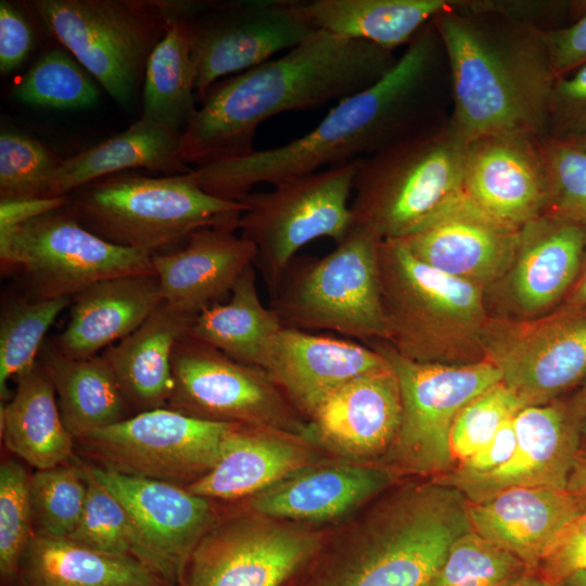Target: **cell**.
Instances as JSON below:
<instances>
[{"label": "cell", "mask_w": 586, "mask_h": 586, "mask_svg": "<svg viewBox=\"0 0 586 586\" xmlns=\"http://www.w3.org/2000/svg\"><path fill=\"white\" fill-rule=\"evenodd\" d=\"M445 65L430 22L380 80L337 102L309 132L277 148L193 167L187 175L206 193L239 202L256 184L276 186L365 160L441 119Z\"/></svg>", "instance_id": "1"}, {"label": "cell", "mask_w": 586, "mask_h": 586, "mask_svg": "<svg viewBox=\"0 0 586 586\" xmlns=\"http://www.w3.org/2000/svg\"><path fill=\"white\" fill-rule=\"evenodd\" d=\"M396 61L391 50L318 30L282 56L211 87L181 133L180 160L201 167L245 156L263 122L340 102L375 84Z\"/></svg>", "instance_id": "2"}, {"label": "cell", "mask_w": 586, "mask_h": 586, "mask_svg": "<svg viewBox=\"0 0 586 586\" xmlns=\"http://www.w3.org/2000/svg\"><path fill=\"white\" fill-rule=\"evenodd\" d=\"M432 22L449 68L451 128L466 141L513 133L547 138L556 76L543 30L474 0H456Z\"/></svg>", "instance_id": "3"}, {"label": "cell", "mask_w": 586, "mask_h": 586, "mask_svg": "<svg viewBox=\"0 0 586 586\" xmlns=\"http://www.w3.org/2000/svg\"><path fill=\"white\" fill-rule=\"evenodd\" d=\"M364 507L321 538L286 586H426L471 531L467 498L435 479L384 491Z\"/></svg>", "instance_id": "4"}, {"label": "cell", "mask_w": 586, "mask_h": 586, "mask_svg": "<svg viewBox=\"0 0 586 586\" xmlns=\"http://www.w3.org/2000/svg\"><path fill=\"white\" fill-rule=\"evenodd\" d=\"M468 141L440 119L358 166L353 226L379 240L402 239L463 192Z\"/></svg>", "instance_id": "5"}, {"label": "cell", "mask_w": 586, "mask_h": 586, "mask_svg": "<svg viewBox=\"0 0 586 586\" xmlns=\"http://www.w3.org/2000/svg\"><path fill=\"white\" fill-rule=\"evenodd\" d=\"M67 195L65 207L82 227L113 244L151 253L203 227L238 229L246 209L206 193L187 174L154 178L125 171Z\"/></svg>", "instance_id": "6"}, {"label": "cell", "mask_w": 586, "mask_h": 586, "mask_svg": "<svg viewBox=\"0 0 586 586\" xmlns=\"http://www.w3.org/2000/svg\"><path fill=\"white\" fill-rule=\"evenodd\" d=\"M381 301L390 343L417 361L448 362L453 349L477 346L487 320L483 288L417 258L399 239L378 246Z\"/></svg>", "instance_id": "7"}, {"label": "cell", "mask_w": 586, "mask_h": 586, "mask_svg": "<svg viewBox=\"0 0 586 586\" xmlns=\"http://www.w3.org/2000/svg\"><path fill=\"white\" fill-rule=\"evenodd\" d=\"M380 241L353 226L329 254L295 257L269 302L282 327L332 331L366 344L388 342L379 279Z\"/></svg>", "instance_id": "8"}, {"label": "cell", "mask_w": 586, "mask_h": 586, "mask_svg": "<svg viewBox=\"0 0 586 586\" xmlns=\"http://www.w3.org/2000/svg\"><path fill=\"white\" fill-rule=\"evenodd\" d=\"M31 8L60 41L120 105H128L176 1L35 0Z\"/></svg>", "instance_id": "9"}, {"label": "cell", "mask_w": 586, "mask_h": 586, "mask_svg": "<svg viewBox=\"0 0 586 586\" xmlns=\"http://www.w3.org/2000/svg\"><path fill=\"white\" fill-rule=\"evenodd\" d=\"M395 371L402 393L403 417L388 449L391 470L441 477L456 461L450 432L459 411L476 396L501 382L498 369L486 359L462 364L417 361L390 343L367 344Z\"/></svg>", "instance_id": "10"}, {"label": "cell", "mask_w": 586, "mask_h": 586, "mask_svg": "<svg viewBox=\"0 0 586 586\" xmlns=\"http://www.w3.org/2000/svg\"><path fill=\"white\" fill-rule=\"evenodd\" d=\"M65 206L0 232L2 273L21 277L25 297H73L104 279L154 272L153 253L100 238Z\"/></svg>", "instance_id": "11"}, {"label": "cell", "mask_w": 586, "mask_h": 586, "mask_svg": "<svg viewBox=\"0 0 586 586\" xmlns=\"http://www.w3.org/2000/svg\"><path fill=\"white\" fill-rule=\"evenodd\" d=\"M362 161V160H361ZM360 161L330 167L250 192L238 229L255 247L254 266L272 296L290 263L307 243L330 238L340 243L353 228L348 200Z\"/></svg>", "instance_id": "12"}, {"label": "cell", "mask_w": 586, "mask_h": 586, "mask_svg": "<svg viewBox=\"0 0 586 586\" xmlns=\"http://www.w3.org/2000/svg\"><path fill=\"white\" fill-rule=\"evenodd\" d=\"M234 425L156 408L76 438L75 453L95 468L188 487L215 467Z\"/></svg>", "instance_id": "13"}, {"label": "cell", "mask_w": 586, "mask_h": 586, "mask_svg": "<svg viewBox=\"0 0 586 586\" xmlns=\"http://www.w3.org/2000/svg\"><path fill=\"white\" fill-rule=\"evenodd\" d=\"M480 347L526 406L557 400L586 378V307L534 319L487 318Z\"/></svg>", "instance_id": "14"}, {"label": "cell", "mask_w": 586, "mask_h": 586, "mask_svg": "<svg viewBox=\"0 0 586 586\" xmlns=\"http://www.w3.org/2000/svg\"><path fill=\"white\" fill-rule=\"evenodd\" d=\"M171 367L169 409L215 422L305 430L297 410L264 369L235 361L189 333L177 342Z\"/></svg>", "instance_id": "15"}, {"label": "cell", "mask_w": 586, "mask_h": 586, "mask_svg": "<svg viewBox=\"0 0 586 586\" xmlns=\"http://www.w3.org/2000/svg\"><path fill=\"white\" fill-rule=\"evenodd\" d=\"M321 538L251 509L218 519L190 555L178 586H286Z\"/></svg>", "instance_id": "16"}, {"label": "cell", "mask_w": 586, "mask_h": 586, "mask_svg": "<svg viewBox=\"0 0 586 586\" xmlns=\"http://www.w3.org/2000/svg\"><path fill=\"white\" fill-rule=\"evenodd\" d=\"M184 21L201 98L220 78L260 65L318 31L297 0L206 1Z\"/></svg>", "instance_id": "17"}, {"label": "cell", "mask_w": 586, "mask_h": 586, "mask_svg": "<svg viewBox=\"0 0 586 586\" xmlns=\"http://www.w3.org/2000/svg\"><path fill=\"white\" fill-rule=\"evenodd\" d=\"M517 445L502 466L492 472L436 480L457 488L469 502H476L515 487L565 489L581 453L586 416L574 396L526 406L513 419Z\"/></svg>", "instance_id": "18"}, {"label": "cell", "mask_w": 586, "mask_h": 586, "mask_svg": "<svg viewBox=\"0 0 586 586\" xmlns=\"http://www.w3.org/2000/svg\"><path fill=\"white\" fill-rule=\"evenodd\" d=\"M519 230L485 212L463 191L399 240L425 264L483 288L507 275Z\"/></svg>", "instance_id": "19"}, {"label": "cell", "mask_w": 586, "mask_h": 586, "mask_svg": "<svg viewBox=\"0 0 586 586\" xmlns=\"http://www.w3.org/2000/svg\"><path fill=\"white\" fill-rule=\"evenodd\" d=\"M463 191L485 212L519 229L545 214L550 187L543 139L513 133L468 141Z\"/></svg>", "instance_id": "20"}, {"label": "cell", "mask_w": 586, "mask_h": 586, "mask_svg": "<svg viewBox=\"0 0 586 586\" xmlns=\"http://www.w3.org/2000/svg\"><path fill=\"white\" fill-rule=\"evenodd\" d=\"M88 467L125 507L160 556L169 585L178 586L193 549L218 521L212 500L173 483Z\"/></svg>", "instance_id": "21"}, {"label": "cell", "mask_w": 586, "mask_h": 586, "mask_svg": "<svg viewBox=\"0 0 586 586\" xmlns=\"http://www.w3.org/2000/svg\"><path fill=\"white\" fill-rule=\"evenodd\" d=\"M388 366L369 345L282 328L264 370L298 413L308 418L334 391Z\"/></svg>", "instance_id": "22"}, {"label": "cell", "mask_w": 586, "mask_h": 586, "mask_svg": "<svg viewBox=\"0 0 586 586\" xmlns=\"http://www.w3.org/2000/svg\"><path fill=\"white\" fill-rule=\"evenodd\" d=\"M226 226L192 231L176 251L152 254L162 300L177 310L196 317L220 303L243 271L254 265V245Z\"/></svg>", "instance_id": "23"}, {"label": "cell", "mask_w": 586, "mask_h": 586, "mask_svg": "<svg viewBox=\"0 0 586 586\" xmlns=\"http://www.w3.org/2000/svg\"><path fill=\"white\" fill-rule=\"evenodd\" d=\"M402 417L400 386L388 364L330 394L310 416L309 431L343 455L373 458L392 447Z\"/></svg>", "instance_id": "24"}, {"label": "cell", "mask_w": 586, "mask_h": 586, "mask_svg": "<svg viewBox=\"0 0 586 586\" xmlns=\"http://www.w3.org/2000/svg\"><path fill=\"white\" fill-rule=\"evenodd\" d=\"M395 476L383 466L310 463L251 497L250 509L295 523L343 519L386 491Z\"/></svg>", "instance_id": "25"}, {"label": "cell", "mask_w": 586, "mask_h": 586, "mask_svg": "<svg viewBox=\"0 0 586 586\" xmlns=\"http://www.w3.org/2000/svg\"><path fill=\"white\" fill-rule=\"evenodd\" d=\"M582 509L566 489L515 487L469 502L471 530L534 572Z\"/></svg>", "instance_id": "26"}, {"label": "cell", "mask_w": 586, "mask_h": 586, "mask_svg": "<svg viewBox=\"0 0 586 586\" xmlns=\"http://www.w3.org/2000/svg\"><path fill=\"white\" fill-rule=\"evenodd\" d=\"M586 245V225L546 212L519 230L507 272L513 303L525 315L560 305L575 282Z\"/></svg>", "instance_id": "27"}, {"label": "cell", "mask_w": 586, "mask_h": 586, "mask_svg": "<svg viewBox=\"0 0 586 586\" xmlns=\"http://www.w3.org/2000/svg\"><path fill=\"white\" fill-rule=\"evenodd\" d=\"M162 301L155 272L94 282L72 297L69 320L49 343L74 359L100 355L140 327Z\"/></svg>", "instance_id": "28"}, {"label": "cell", "mask_w": 586, "mask_h": 586, "mask_svg": "<svg viewBox=\"0 0 586 586\" xmlns=\"http://www.w3.org/2000/svg\"><path fill=\"white\" fill-rule=\"evenodd\" d=\"M305 448L284 431L235 424L215 467L187 488L212 501L253 497L310 464Z\"/></svg>", "instance_id": "29"}, {"label": "cell", "mask_w": 586, "mask_h": 586, "mask_svg": "<svg viewBox=\"0 0 586 586\" xmlns=\"http://www.w3.org/2000/svg\"><path fill=\"white\" fill-rule=\"evenodd\" d=\"M194 319L162 301L140 327L102 352L136 413L167 406L174 348Z\"/></svg>", "instance_id": "30"}, {"label": "cell", "mask_w": 586, "mask_h": 586, "mask_svg": "<svg viewBox=\"0 0 586 586\" xmlns=\"http://www.w3.org/2000/svg\"><path fill=\"white\" fill-rule=\"evenodd\" d=\"M181 132L138 119L126 130L86 149L61 165L50 177L46 198L64 196L97 179L146 168L169 176L192 170L179 156Z\"/></svg>", "instance_id": "31"}, {"label": "cell", "mask_w": 586, "mask_h": 586, "mask_svg": "<svg viewBox=\"0 0 586 586\" xmlns=\"http://www.w3.org/2000/svg\"><path fill=\"white\" fill-rule=\"evenodd\" d=\"M16 383L12 398L0 408L7 448L36 470L68 462L75 454V441L62 420L47 369L38 359Z\"/></svg>", "instance_id": "32"}, {"label": "cell", "mask_w": 586, "mask_h": 586, "mask_svg": "<svg viewBox=\"0 0 586 586\" xmlns=\"http://www.w3.org/2000/svg\"><path fill=\"white\" fill-rule=\"evenodd\" d=\"M17 586L167 585L131 557L34 534L20 562Z\"/></svg>", "instance_id": "33"}, {"label": "cell", "mask_w": 586, "mask_h": 586, "mask_svg": "<svg viewBox=\"0 0 586 586\" xmlns=\"http://www.w3.org/2000/svg\"><path fill=\"white\" fill-rule=\"evenodd\" d=\"M455 4L456 0H297L300 12L317 30L391 51L407 46Z\"/></svg>", "instance_id": "34"}, {"label": "cell", "mask_w": 586, "mask_h": 586, "mask_svg": "<svg viewBox=\"0 0 586 586\" xmlns=\"http://www.w3.org/2000/svg\"><path fill=\"white\" fill-rule=\"evenodd\" d=\"M39 356L53 383L64 425L74 441L132 416L133 410L101 355L74 359L48 342Z\"/></svg>", "instance_id": "35"}, {"label": "cell", "mask_w": 586, "mask_h": 586, "mask_svg": "<svg viewBox=\"0 0 586 586\" xmlns=\"http://www.w3.org/2000/svg\"><path fill=\"white\" fill-rule=\"evenodd\" d=\"M282 324L266 307L256 285V268L240 276L226 303L215 304L193 320L189 335L244 365L264 369Z\"/></svg>", "instance_id": "36"}, {"label": "cell", "mask_w": 586, "mask_h": 586, "mask_svg": "<svg viewBox=\"0 0 586 586\" xmlns=\"http://www.w3.org/2000/svg\"><path fill=\"white\" fill-rule=\"evenodd\" d=\"M195 72L184 18L169 22L149 55L142 118L182 133L195 106Z\"/></svg>", "instance_id": "37"}, {"label": "cell", "mask_w": 586, "mask_h": 586, "mask_svg": "<svg viewBox=\"0 0 586 586\" xmlns=\"http://www.w3.org/2000/svg\"><path fill=\"white\" fill-rule=\"evenodd\" d=\"M87 483L81 518L68 537L88 547L138 560L167 586L166 568L125 507L93 476L79 459Z\"/></svg>", "instance_id": "38"}, {"label": "cell", "mask_w": 586, "mask_h": 586, "mask_svg": "<svg viewBox=\"0 0 586 586\" xmlns=\"http://www.w3.org/2000/svg\"><path fill=\"white\" fill-rule=\"evenodd\" d=\"M72 297L30 300L25 296L7 302L0 317V394L7 397L8 381L35 366L44 337Z\"/></svg>", "instance_id": "39"}, {"label": "cell", "mask_w": 586, "mask_h": 586, "mask_svg": "<svg viewBox=\"0 0 586 586\" xmlns=\"http://www.w3.org/2000/svg\"><path fill=\"white\" fill-rule=\"evenodd\" d=\"M86 496L79 460L36 470L29 477L34 534L68 538L81 518Z\"/></svg>", "instance_id": "40"}, {"label": "cell", "mask_w": 586, "mask_h": 586, "mask_svg": "<svg viewBox=\"0 0 586 586\" xmlns=\"http://www.w3.org/2000/svg\"><path fill=\"white\" fill-rule=\"evenodd\" d=\"M88 72L61 49L46 52L28 69L14 90L22 103L58 110L92 106L98 89Z\"/></svg>", "instance_id": "41"}, {"label": "cell", "mask_w": 586, "mask_h": 586, "mask_svg": "<svg viewBox=\"0 0 586 586\" xmlns=\"http://www.w3.org/2000/svg\"><path fill=\"white\" fill-rule=\"evenodd\" d=\"M530 569L472 530L451 545L426 586H511Z\"/></svg>", "instance_id": "42"}, {"label": "cell", "mask_w": 586, "mask_h": 586, "mask_svg": "<svg viewBox=\"0 0 586 586\" xmlns=\"http://www.w3.org/2000/svg\"><path fill=\"white\" fill-rule=\"evenodd\" d=\"M29 475L16 460L0 466V578L2 586H17L22 556L34 535Z\"/></svg>", "instance_id": "43"}, {"label": "cell", "mask_w": 586, "mask_h": 586, "mask_svg": "<svg viewBox=\"0 0 586 586\" xmlns=\"http://www.w3.org/2000/svg\"><path fill=\"white\" fill-rule=\"evenodd\" d=\"M63 158L25 135H0V202L46 198L47 183Z\"/></svg>", "instance_id": "44"}, {"label": "cell", "mask_w": 586, "mask_h": 586, "mask_svg": "<svg viewBox=\"0 0 586 586\" xmlns=\"http://www.w3.org/2000/svg\"><path fill=\"white\" fill-rule=\"evenodd\" d=\"M524 407L502 382L468 403L457 415L450 432L456 464L487 444Z\"/></svg>", "instance_id": "45"}, {"label": "cell", "mask_w": 586, "mask_h": 586, "mask_svg": "<svg viewBox=\"0 0 586 586\" xmlns=\"http://www.w3.org/2000/svg\"><path fill=\"white\" fill-rule=\"evenodd\" d=\"M550 205L556 213L586 225V150L551 138L543 139Z\"/></svg>", "instance_id": "46"}, {"label": "cell", "mask_w": 586, "mask_h": 586, "mask_svg": "<svg viewBox=\"0 0 586 586\" xmlns=\"http://www.w3.org/2000/svg\"><path fill=\"white\" fill-rule=\"evenodd\" d=\"M586 136V64L557 77L548 112V136L575 142Z\"/></svg>", "instance_id": "47"}, {"label": "cell", "mask_w": 586, "mask_h": 586, "mask_svg": "<svg viewBox=\"0 0 586 586\" xmlns=\"http://www.w3.org/2000/svg\"><path fill=\"white\" fill-rule=\"evenodd\" d=\"M586 570V512L581 513L561 533L536 570L542 578L558 585Z\"/></svg>", "instance_id": "48"}, {"label": "cell", "mask_w": 586, "mask_h": 586, "mask_svg": "<svg viewBox=\"0 0 586 586\" xmlns=\"http://www.w3.org/2000/svg\"><path fill=\"white\" fill-rule=\"evenodd\" d=\"M542 33L556 78L586 64V11L564 27Z\"/></svg>", "instance_id": "49"}, {"label": "cell", "mask_w": 586, "mask_h": 586, "mask_svg": "<svg viewBox=\"0 0 586 586\" xmlns=\"http://www.w3.org/2000/svg\"><path fill=\"white\" fill-rule=\"evenodd\" d=\"M474 2L482 9L527 23L540 30H548L547 22L558 21L572 13L581 16L586 11V4L582 1L474 0Z\"/></svg>", "instance_id": "50"}, {"label": "cell", "mask_w": 586, "mask_h": 586, "mask_svg": "<svg viewBox=\"0 0 586 586\" xmlns=\"http://www.w3.org/2000/svg\"><path fill=\"white\" fill-rule=\"evenodd\" d=\"M34 43L33 29L25 15L11 2L0 1V71L17 68Z\"/></svg>", "instance_id": "51"}, {"label": "cell", "mask_w": 586, "mask_h": 586, "mask_svg": "<svg viewBox=\"0 0 586 586\" xmlns=\"http://www.w3.org/2000/svg\"><path fill=\"white\" fill-rule=\"evenodd\" d=\"M513 419L508 420L495 436L474 454L458 462L447 476L467 477L494 471L509 460L517 445ZM444 476V475H443Z\"/></svg>", "instance_id": "52"}, {"label": "cell", "mask_w": 586, "mask_h": 586, "mask_svg": "<svg viewBox=\"0 0 586 586\" xmlns=\"http://www.w3.org/2000/svg\"><path fill=\"white\" fill-rule=\"evenodd\" d=\"M67 203L68 195L0 202V232L48 212L62 208Z\"/></svg>", "instance_id": "53"}, {"label": "cell", "mask_w": 586, "mask_h": 586, "mask_svg": "<svg viewBox=\"0 0 586 586\" xmlns=\"http://www.w3.org/2000/svg\"><path fill=\"white\" fill-rule=\"evenodd\" d=\"M565 489L586 512V453L578 454Z\"/></svg>", "instance_id": "54"}, {"label": "cell", "mask_w": 586, "mask_h": 586, "mask_svg": "<svg viewBox=\"0 0 586 586\" xmlns=\"http://www.w3.org/2000/svg\"><path fill=\"white\" fill-rule=\"evenodd\" d=\"M558 307L585 308L586 307V245L581 268L575 282Z\"/></svg>", "instance_id": "55"}, {"label": "cell", "mask_w": 586, "mask_h": 586, "mask_svg": "<svg viewBox=\"0 0 586 586\" xmlns=\"http://www.w3.org/2000/svg\"><path fill=\"white\" fill-rule=\"evenodd\" d=\"M511 586H560L551 584L544 578H542L537 573L535 572H528L525 574L522 578H520L518 582L512 584Z\"/></svg>", "instance_id": "56"}, {"label": "cell", "mask_w": 586, "mask_h": 586, "mask_svg": "<svg viewBox=\"0 0 586 586\" xmlns=\"http://www.w3.org/2000/svg\"><path fill=\"white\" fill-rule=\"evenodd\" d=\"M560 586H586V570L577 572L565 579H563Z\"/></svg>", "instance_id": "57"}, {"label": "cell", "mask_w": 586, "mask_h": 586, "mask_svg": "<svg viewBox=\"0 0 586 586\" xmlns=\"http://www.w3.org/2000/svg\"><path fill=\"white\" fill-rule=\"evenodd\" d=\"M577 404L586 416V378L581 384L579 391L574 395Z\"/></svg>", "instance_id": "58"}, {"label": "cell", "mask_w": 586, "mask_h": 586, "mask_svg": "<svg viewBox=\"0 0 586 586\" xmlns=\"http://www.w3.org/2000/svg\"><path fill=\"white\" fill-rule=\"evenodd\" d=\"M572 144H574V145H576V146H578L581 149L586 150V136L581 138L579 140L575 141V142H572Z\"/></svg>", "instance_id": "59"}, {"label": "cell", "mask_w": 586, "mask_h": 586, "mask_svg": "<svg viewBox=\"0 0 586 586\" xmlns=\"http://www.w3.org/2000/svg\"><path fill=\"white\" fill-rule=\"evenodd\" d=\"M584 434L586 435V423H585V426H584Z\"/></svg>", "instance_id": "60"}]
</instances>
